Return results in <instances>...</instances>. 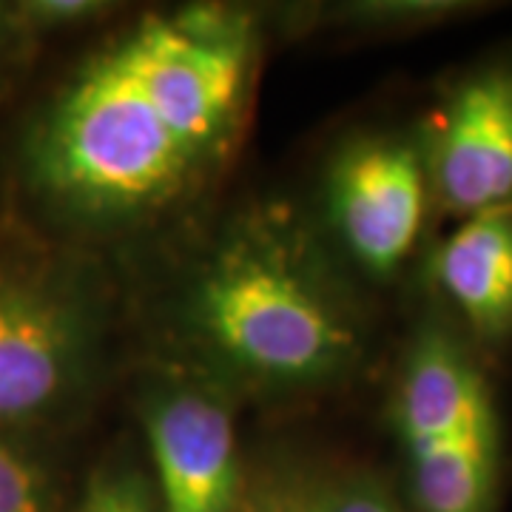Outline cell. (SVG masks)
I'll return each instance as SVG.
<instances>
[{"instance_id":"6da1fadb","label":"cell","mask_w":512,"mask_h":512,"mask_svg":"<svg viewBox=\"0 0 512 512\" xmlns=\"http://www.w3.org/2000/svg\"><path fill=\"white\" fill-rule=\"evenodd\" d=\"M256 63L248 12L188 6L140 18L77 69L37 123V188L89 228L171 208L234 143Z\"/></svg>"},{"instance_id":"7a4b0ae2","label":"cell","mask_w":512,"mask_h":512,"mask_svg":"<svg viewBox=\"0 0 512 512\" xmlns=\"http://www.w3.org/2000/svg\"><path fill=\"white\" fill-rule=\"evenodd\" d=\"M177 330L225 393L325 390L365 356L353 296L282 208H251L214 237L185 276Z\"/></svg>"},{"instance_id":"3957f363","label":"cell","mask_w":512,"mask_h":512,"mask_svg":"<svg viewBox=\"0 0 512 512\" xmlns=\"http://www.w3.org/2000/svg\"><path fill=\"white\" fill-rule=\"evenodd\" d=\"M393 430L416 512H498L504 441L493 387L453 325L424 322L404 350Z\"/></svg>"},{"instance_id":"277c9868","label":"cell","mask_w":512,"mask_h":512,"mask_svg":"<svg viewBox=\"0 0 512 512\" xmlns=\"http://www.w3.org/2000/svg\"><path fill=\"white\" fill-rule=\"evenodd\" d=\"M100 305L72 274L0 268V433L69 404L92 376Z\"/></svg>"},{"instance_id":"5b68a950","label":"cell","mask_w":512,"mask_h":512,"mask_svg":"<svg viewBox=\"0 0 512 512\" xmlns=\"http://www.w3.org/2000/svg\"><path fill=\"white\" fill-rule=\"evenodd\" d=\"M330 228L373 279H390L419 245L433 202L421 140L365 134L342 148L328 171Z\"/></svg>"},{"instance_id":"8992f818","label":"cell","mask_w":512,"mask_h":512,"mask_svg":"<svg viewBox=\"0 0 512 512\" xmlns=\"http://www.w3.org/2000/svg\"><path fill=\"white\" fill-rule=\"evenodd\" d=\"M160 512H237L245 495L237 424L208 379H165L140 402Z\"/></svg>"},{"instance_id":"52a82bcc","label":"cell","mask_w":512,"mask_h":512,"mask_svg":"<svg viewBox=\"0 0 512 512\" xmlns=\"http://www.w3.org/2000/svg\"><path fill=\"white\" fill-rule=\"evenodd\" d=\"M433 202L456 220L512 205V57L467 72L421 137Z\"/></svg>"},{"instance_id":"ba28073f","label":"cell","mask_w":512,"mask_h":512,"mask_svg":"<svg viewBox=\"0 0 512 512\" xmlns=\"http://www.w3.org/2000/svg\"><path fill=\"white\" fill-rule=\"evenodd\" d=\"M430 276L481 348L512 339V205L458 220L430 256Z\"/></svg>"},{"instance_id":"9c48e42d","label":"cell","mask_w":512,"mask_h":512,"mask_svg":"<svg viewBox=\"0 0 512 512\" xmlns=\"http://www.w3.org/2000/svg\"><path fill=\"white\" fill-rule=\"evenodd\" d=\"M74 512H160L148 467L128 453L100 461Z\"/></svg>"},{"instance_id":"30bf717a","label":"cell","mask_w":512,"mask_h":512,"mask_svg":"<svg viewBox=\"0 0 512 512\" xmlns=\"http://www.w3.org/2000/svg\"><path fill=\"white\" fill-rule=\"evenodd\" d=\"M0 512H55L49 464L12 433H0Z\"/></svg>"},{"instance_id":"8fae6325","label":"cell","mask_w":512,"mask_h":512,"mask_svg":"<svg viewBox=\"0 0 512 512\" xmlns=\"http://www.w3.org/2000/svg\"><path fill=\"white\" fill-rule=\"evenodd\" d=\"M308 512H402V507L382 478L356 473L328 487H313Z\"/></svg>"},{"instance_id":"7c38bea8","label":"cell","mask_w":512,"mask_h":512,"mask_svg":"<svg viewBox=\"0 0 512 512\" xmlns=\"http://www.w3.org/2000/svg\"><path fill=\"white\" fill-rule=\"evenodd\" d=\"M313 484L291 470H271L248 481L237 512H308Z\"/></svg>"},{"instance_id":"4fadbf2b","label":"cell","mask_w":512,"mask_h":512,"mask_svg":"<svg viewBox=\"0 0 512 512\" xmlns=\"http://www.w3.org/2000/svg\"><path fill=\"white\" fill-rule=\"evenodd\" d=\"M97 9H100L97 3H86V0H43V3H29L26 15L46 26H55V23H77V20L94 18Z\"/></svg>"}]
</instances>
